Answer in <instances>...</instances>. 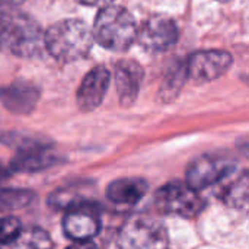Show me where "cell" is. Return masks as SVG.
<instances>
[{"label": "cell", "mask_w": 249, "mask_h": 249, "mask_svg": "<svg viewBox=\"0 0 249 249\" xmlns=\"http://www.w3.org/2000/svg\"><path fill=\"white\" fill-rule=\"evenodd\" d=\"M90 29L77 19H66L53 25L44 35V45L58 61L71 63L83 58L92 48Z\"/></svg>", "instance_id": "1"}, {"label": "cell", "mask_w": 249, "mask_h": 249, "mask_svg": "<svg viewBox=\"0 0 249 249\" xmlns=\"http://www.w3.org/2000/svg\"><path fill=\"white\" fill-rule=\"evenodd\" d=\"M44 35L38 23L13 10L0 9V50L19 57H29L39 51Z\"/></svg>", "instance_id": "2"}, {"label": "cell", "mask_w": 249, "mask_h": 249, "mask_svg": "<svg viewBox=\"0 0 249 249\" xmlns=\"http://www.w3.org/2000/svg\"><path fill=\"white\" fill-rule=\"evenodd\" d=\"M92 35L104 48L121 53L128 50L136 41L137 25L125 7L108 4L98 13Z\"/></svg>", "instance_id": "3"}, {"label": "cell", "mask_w": 249, "mask_h": 249, "mask_svg": "<svg viewBox=\"0 0 249 249\" xmlns=\"http://www.w3.org/2000/svg\"><path fill=\"white\" fill-rule=\"evenodd\" d=\"M117 244L120 249H165L168 233L159 219L136 214L121 226Z\"/></svg>", "instance_id": "4"}, {"label": "cell", "mask_w": 249, "mask_h": 249, "mask_svg": "<svg viewBox=\"0 0 249 249\" xmlns=\"http://www.w3.org/2000/svg\"><path fill=\"white\" fill-rule=\"evenodd\" d=\"M153 201L158 212L185 219L196 217L203 210L204 204L197 191L191 190L187 184L177 181L160 187L156 191Z\"/></svg>", "instance_id": "5"}, {"label": "cell", "mask_w": 249, "mask_h": 249, "mask_svg": "<svg viewBox=\"0 0 249 249\" xmlns=\"http://www.w3.org/2000/svg\"><path fill=\"white\" fill-rule=\"evenodd\" d=\"M236 162L226 156L204 155L196 159L187 169V185L200 193L226 181L236 172Z\"/></svg>", "instance_id": "6"}, {"label": "cell", "mask_w": 249, "mask_h": 249, "mask_svg": "<svg viewBox=\"0 0 249 249\" xmlns=\"http://www.w3.org/2000/svg\"><path fill=\"white\" fill-rule=\"evenodd\" d=\"M63 217V231L64 235L74 241H92L101 231V214L99 206L89 200L82 198L71 206H69Z\"/></svg>", "instance_id": "7"}, {"label": "cell", "mask_w": 249, "mask_h": 249, "mask_svg": "<svg viewBox=\"0 0 249 249\" xmlns=\"http://www.w3.org/2000/svg\"><path fill=\"white\" fill-rule=\"evenodd\" d=\"M179 31L175 20L165 15H155L149 18L140 29L137 38L140 45L150 53H163L177 44Z\"/></svg>", "instance_id": "8"}, {"label": "cell", "mask_w": 249, "mask_h": 249, "mask_svg": "<svg viewBox=\"0 0 249 249\" xmlns=\"http://www.w3.org/2000/svg\"><path fill=\"white\" fill-rule=\"evenodd\" d=\"M232 55L222 50H204L194 53L187 66V74L198 83H206L223 76L232 66Z\"/></svg>", "instance_id": "9"}, {"label": "cell", "mask_w": 249, "mask_h": 249, "mask_svg": "<svg viewBox=\"0 0 249 249\" xmlns=\"http://www.w3.org/2000/svg\"><path fill=\"white\" fill-rule=\"evenodd\" d=\"M109 86V71L105 66L93 67L83 79L77 90V105L82 111H93L98 108Z\"/></svg>", "instance_id": "10"}, {"label": "cell", "mask_w": 249, "mask_h": 249, "mask_svg": "<svg viewBox=\"0 0 249 249\" xmlns=\"http://www.w3.org/2000/svg\"><path fill=\"white\" fill-rule=\"evenodd\" d=\"M60 162V158L54 155L48 146L41 143L20 149L19 153L10 160V169L13 172H38L48 169Z\"/></svg>", "instance_id": "11"}, {"label": "cell", "mask_w": 249, "mask_h": 249, "mask_svg": "<svg viewBox=\"0 0 249 249\" xmlns=\"http://www.w3.org/2000/svg\"><path fill=\"white\" fill-rule=\"evenodd\" d=\"M143 69L139 63L123 60L115 66V85L120 96V102L124 107L131 105L140 90L143 80Z\"/></svg>", "instance_id": "12"}, {"label": "cell", "mask_w": 249, "mask_h": 249, "mask_svg": "<svg viewBox=\"0 0 249 249\" xmlns=\"http://www.w3.org/2000/svg\"><path fill=\"white\" fill-rule=\"evenodd\" d=\"M39 92L29 83H12L0 88V102L4 108L15 114H28L35 108Z\"/></svg>", "instance_id": "13"}, {"label": "cell", "mask_w": 249, "mask_h": 249, "mask_svg": "<svg viewBox=\"0 0 249 249\" xmlns=\"http://www.w3.org/2000/svg\"><path fill=\"white\" fill-rule=\"evenodd\" d=\"M149 185L142 178H121L111 182L107 188V197L118 206H134L147 193Z\"/></svg>", "instance_id": "14"}, {"label": "cell", "mask_w": 249, "mask_h": 249, "mask_svg": "<svg viewBox=\"0 0 249 249\" xmlns=\"http://www.w3.org/2000/svg\"><path fill=\"white\" fill-rule=\"evenodd\" d=\"M248 174L242 171L241 175L222 190L223 201L235 209H244L248 204Z\"/></svg>", "instance_id": "15"}, {"label": "cell", "mask_w": 249, "mask_h": 249, "mask_svg": "<svg viewBox=\"0 0 249 249\" xmlns=\"http://www.w3.org/2000/svg\"><path fill=\"white\" fill-rule=\"evenodd\" d=\"M35 196L29 190L0 188V213L22 210L34 201Z\"/></svg>", "instance_id": "16"}, {"label": "cell", "mask_w": 249, "mask_h": 249, "mask_svg": "<svg viewBox=\"0 0 249 249\" xmlns=\"http://www.w3.org/2000/svg\"><path fill=\"white\" fill-rule=\"evenodd\" d=\"M187 77H188V74H187L185 63H177L175 67H172L168 71V74L163 80V85L160 89V95L163 96V99L172 101L179 93Z\"/></svg>", "instance_id": "17"}, {"label": "cell", "mask_w": 249, "mask_h": 249, "mask_svg": "<svg viewBox=\"0 0 249 249\" xmlns=\"http://www.w3.org/2000/svg\"><path fill=\"white\" fill-rule=\"evenodd\" d=\"M15 242L20 245V249H51V241L48 235L36 228L28 232L22 231V233Z\"/></svg>", "instance_id": "18"}, {"label": "cell", "mask_w": 249, "mask_h": 249, "mask_svg": "<svg viewBox=\"0 0 249 249\" xmlns=\"http://www.w3.org/2000/svg\"><path fill=\"white\" fill-rule=\"evenodd\" d=\"M22 223L13 216L0 217V245L15 244V241L22 233Z\"/></svg>", "instance_id": "19"}, {"label": "cell", "mask_w": 249, "mask_h": 249, "mask_svg": "<svg viewBox=\"0 0 249 249\" xmlns=\"http://www.w3.org/2000/svg\"><path fill=\"white\" fill-rule=\"evenodd\" d=\"M67 249H98V247L92 241H83V242H74Z\"/></svg>", "instance_id": "20"}, {"label": "cell", "mask_w": 249, "mask_h": 249, "mask_svg": "<svg viewBox=\"0 0 249 249\" xmlns=\"http://www.w3.org/2000/svg\"><path fill=\"white\" fill-rule=\"evenodd\" d=\"M79 1L88 6H108L112 0H79Z\"/></svg>", "instance_id": "21"}, {"label": "cell", "mask_w": 249, "mask_h": 249, "mask_svg": "<svg viewBox=\"0 0 249 249\" xmlns=\"http://www.w3.org/2000/svg\"><path fill=\"white\" fill-rule=\"evenodd\" d=\"M23 0H0V4H7V6H16L20 4Z\"/></svg>", "instance_id": "22"}, {"label": "cell", "mask_w": 249, "mask_h": 249, "mask_svg": "<svg viewBox=\"0 0 249 249\" xmlns=\"http://www.w3.org/2000/svg\"><path fill=\"white\" fill-rule=\"evenodd\" d=\"M9 175H10V174H9V171L0 165V181H3L4 178H9Z\"/></svg>", "instance_id": "23"}, {"label": "cell", "mask_w": 249, "mask_h": 249, "mask_svg": "<svg viewBox=\"0 0 249 249\" xmlns=\"http://www.w3.org/2000/svg\"><path fill=\"white\" fill-rule=\"evenodd\" d=\"M217 1H222V3H228V1H231V0H217Z\"/></svg>", "instance_id": "24"}]
</instances>
